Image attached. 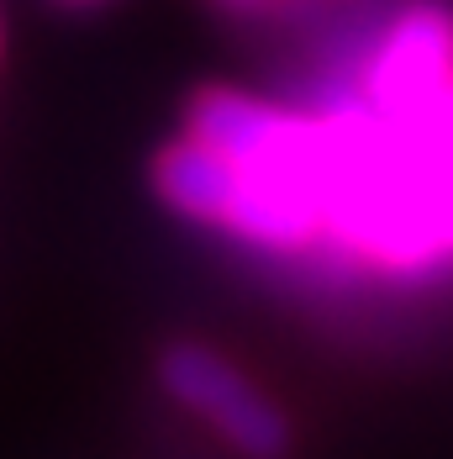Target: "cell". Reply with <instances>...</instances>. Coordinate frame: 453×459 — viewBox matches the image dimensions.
<instances>
[{
	"label": "cell",
	"mask_w": 453,
	"mask_h": 459,
	"mask_svg": "<svg viewBox=\"0 0 453 459\" xmlns=\"http://www.w3.org/2000/svg\"><path fill=\"white\" fill-rule=\"evenodd\" d=\"M164 385L169 396L184 402L190 412H201L222 438H232L243 455L274 459L285 449V417L269 407V396H259L222 354L180 343L164 354Z\"/></svg>",
	"instance_id": "cell-1"
},
{
	"label": "cell",
	"mask_w": 453,
	"mask_h": 459,
	"mask_svg": "<svg viewBox=\"0 0 453 459\" xmlns=\"http://www.w3.org/2000/svg\"><path fill=\"white\" fill-rule=\"evenodd\" d=\"M453 80V22L432 5H416L396 22L369 64L374 106H416Z\"/></svg>",
	"instance_id": "cell-2"
}]
</instances>
